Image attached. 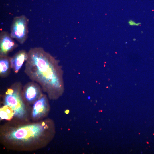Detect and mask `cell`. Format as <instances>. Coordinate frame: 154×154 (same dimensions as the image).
I'll list each match as a JSON object with an SVG mask.
<instances>
[{
	"mask_svg": "<svg viewBox=\"0 0 154 154\" xmlns=\"http://www.w3.org/2000/svg\"><path fill=\"white\" fill-rule=\"evenodd\" d=\"M24 72L38 84L49 97H58L64 90L63 72L58 61L42 48H31L28 52Z\"/></svg>",
	"mask_w": 154,
	"mask_h": 154,
	"instance_id": "1",
	"label": "cell"
},
{
	"mask_svg": "<svg viewBox=\"0 0 154 154\" xmlns=\"http://www.w3.org/2000/svg\"><path fill=\"white\" fill-rule=\"evenodd\" d=\"M45 123H33L12 129L5 134L9 141L19 145H27L38 141L44 136L47 129Z\"/></svg>",
	"mask_w": 154,
	"mask_h": 154,
	"instance_id": "2",
	"label": "cell"
},
{
	"mask_svg": "<svg viewBox=\"0 0 154 154\" xmlns=\"http://www.w3.org/2000/svg\"><path fill=\"white\" fill-rule=\"evenodd\" d=\"M22 89L20 82H15L7 89L3 99L4 105L10 107L13 111L14 116L19 119H23L26 115Z\"/></svg>",
	"mask_w": 154,
	"mask_h": 154,
	"instance_id": "3",
	"label": "cell"
},
{
	"mask_svg": "<svg viewBox=\"0 0 154 154\" xmlns=\"http://www.w3.org/2000/svg\"><path fill=\"white\" fill-rule=\"evenodd\" d=\"M28 21V19L24 15L16 17L13 21L10 35L20 44H23L27 38Z\"/></svg>",
	"mask_w": 154,
	"mask_h": 154,
	"instance_id": "4",
	"label": "cell"
},
{
	"mask_svg": "<svg viewBox=\"0 0 154 154\" xmlns=\"http://www.w3.org/2000/svg\"><path fill=\"white\" fill-rule=\"evenodd\" d=\"M42 90L40 85L35 82L31 81L27 83L22 89V95L25 102L33 103L43 95Z\"/></svg>",
	"mask_w": 154,
	"mask_h": 154,
	"instance_id": "5",
	"label": "cell"
},
{
	"mask_svg": "<svg viewBox=\"0 0 154 154\" xmlns=\"http://www.w3.org/2000/svg\"><path fill=\"white\" fill-rule=\"evenodd\" d=\"M18 44L15 42L10 34L2 31L0 35V56L8 54L17 47Z\"/></svg>",
	"mask_w": 154,
	"mask_h": 154,
	"instance_id": "6",
	"label": "cell"
},
{
	"mask_svg": "<svg viewBox=\"0 0 154 154\" xmlns=\"http://www.w3.org/2000/svg\"><path fill=\"white\" fill-rule=\"evenodd\" d=\"M48 108L47 98L43 95L33 103L32 116L33 118L37 119L44 116L46 113Z\"/></svg>",
	"mask_w": 154,
	"mask_h": 154,
	"instance_id": "7",
	"label": "cell"
},
{
	"mask_svg": "<svg viewBox=\"0 0 154 154\" xmlns=\"http://www.w3.org/2000/svg\"><path fill=\"white\" fill-rule=\"evenodd\" d=\"M28 57V52L24 50H21L10 58L11 68L15 73H17L22 67L24 63Z\"/></svg>",
	"mask_w": 154,
	"mask_h": 154,
	"instance_id": "8",
	"label": "cell"
},
{
	"mask_svg": "<svg viewBox=\"0 0 154 154\" xmlns=\"http://www.w3.org/2000/svg\"><path fill=\"white\" fill-rule=\"evenodd\" d=\"M10 58L8 56H0V76L1 78L7 77L10 73Z\"/></svg>",
	"mask_w": 154,
	"mask_h": 154,
	"instance_id": "9",
	"label": "cell"
},
{
	"mask_svg": "<svg viewBox=\"0 0 154 154\" xmlns=\"http://www.w3.org/2000/svg\"><path fill=\"white\" fill-rule=\"evenodd\" d=\"M0 118L1 119L9 120L14 116L12 110L9 106L4 105L0 109Z\"/></svg>",
	"mask_w": 154,
	"mask_h": 154,
	"instance_id": "10",
	"label": "cell"
},
{
	"mask_svg": "<svg viewBox=\"0 0 154 154\" xmlns=\"http://www.w3.org/2000/svg\"><path fill=\"white\" fill-rule=\"evenodd\" d=\"M128 24L130 26H139L141 24L140 22L136 23L132 20H130L128 22Z\"/></svg>",
	"mask_w": 154,
	"mask_h": 154,
	"instance_id": "11",
	"label": "cell"
},
{
	"mask_svg": "<svg viewBox=\"0 0 154 154\" xmlns=\"http://www.w3.org/2000/svg\"><path fill=\"white\" fill-rule=\"evenodd\" d=\"M69 110H67L66 111H65V113L66 114H68L69 112Z\"/></svg>",
	"mask_w": 154,
	"mask_h": 154,
	"instance_id": "12",
	"label": "cell"
}]
</instances>
